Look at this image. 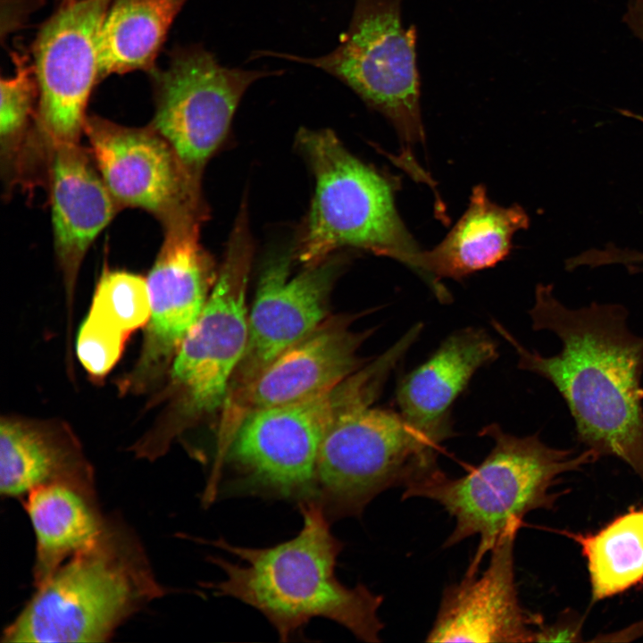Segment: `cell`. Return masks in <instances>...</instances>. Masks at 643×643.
<instances>
[{
  "mask_svg": "<svg viewBox=\"0 0 643 643\" xmlns=\"http://www.w3.org/2000/svg\"><path fill=\"white\" fill-rule=\"evenodd\" d=\"M303 527L292 539L269 547L235 546L223 538L209 544L242 564L212 556L223 579L203 587L218 597L239 600L259 611L287 641L313 618H325L358 639L379 642L384 624L380 595L365 585H344L336 575L344 544L331 532L330 518L314 500L298 503Z\"/></svg>",
  "mask_w": 643,
  "mask_h": 643,
  "instance_id": "obj_2",
  "label": "cell"
},
{
  "mask_svg": "<svg viewBox=\"0 0 643 643\" xmlns=\"http://www.w3.org/2000/svg\"><path fill=\"white\" fill-rule=\"evenodd\" d=\"M348 321L321 323L253 380L229 392L223 402L217 460L227 455L242 421L251 413L322 395L362 368L358 348L371 334L354 332Z\"/></svg>",
  "mask_w": 643,
  "mask_h": 643,
  "instance_id": "obj_15",
  "label": "cell"
},
{
  "mask_svg": "<svg viewBox=\"0 0 643 643\" xmlns=\"http://www.w3.org/2000/svg\"><path fill=\"white\" fill-rule=\"evenodd\" d=\"M187 1L112 0L99 35V78L150 70Z\"/></svg>",
  "mask_w": 643,
  "mask_h": 643,
  "instance_id": "obj_22",
  "label": "cell"
},
{
  "mask_svg": "<svg viewBox=\"0 0 643 643\" xmlns=\"http://www.w3.org/2000/svg\"><path fill=\"white\" fill-rule=\"evenodd\" d=\"M314 192L294 260L317 264L344 248L390 257L424 279L422 252L396 205L398 180L354 155L329 129H300Z\"/></svg>",
  "mask_w": 643,
  "mask_h": 643,
  "instance_id": "obj_3",
  "label": "cell"
},
{
  "mask_svg": "<svg viewBox=\"0 0 643 643\" xmlns=\"http://www.w3.org/2000/svg\"><path fill=\"white\" fill-rule=\"evenodd\" d=\"M283 71L222 66L201 45L175 50L155 74V113L151 126L201 181L206 163L226 138L246 89Z\"/></svg>",
  "mask_w": 643,
  "mask_h": 643,
  "instance_id": "obj_10",
  "label": "cell"
},
{
  "mask_svg": "<svg viewBox=\"0 0 643 643\" xmlns=\"http://www.w3.org/2000/svg\"><path fill=\"white\" fill-rule=\"evenodd\" d=\"M54 482L93 490L92 469L71 429L58 420L3 416L0 422L1 494L21 497Z\"/></svg>",
  "mask_w": 643,
  "mask_h": 643,
  "instance_id": "obj_19",
  "label": "cell"
},
{
  "mask_svg": "<svg viewBox=\"0 0 643 643\" xmlns=\"http://www.w3.org/2000/svg\"><path fill=\"white\" fill-rule=\"evenodd\" d=\"M517 530L504 534L490 550L487 569L467 572L444 590L430 642H535L539 615L522 607L514 573Z\"/></svg>",
  "mask_w": 643,
  "mask_h": 643,
  "instance_id": "obj_16",
  "label": "cell"
},
{
  "mask_svg": "<svg viewBox=\"0 0 643 643\" xmlns=\"http://www.w3.org/2000/svg\"><path fill=\"white\" fill-rule=\"evenodd\" d=\"M84 133L100 174L121 207L141 208L163 227L206 220L201 181L151 125L129 128L89 116Z\"/></svg>",
  "mask_w": 643,
  "mask_h": 643,
  "instance_id": "obj_11",
  "label": "cell"
},
{
  "mask_svg": "<svg viewBox=\"0 0 643 643\" xmlns=\"http://www.w3.org/2000/svg\"><path fill=\"white\" fill-rule=\"evenodd\" d=\"M25 507L36 536L37 587L71 557L93 547L106 529L93 504V490L73 484L38 487L27 495Z\"/></svg>",
  "mask_w": 643,
  "mask_h": 643,
  "instance_id": "obj_21",
  "label": "cell"
},
{
  "mask_svg": "<svg viewBox=\"0 0 643 643\" xmlns=\"http://www.w3.org/2000/svg\"><path fill=\"white\" fill-rule=\"evenodd\" d=\"M253 252L244 201L212 291L173 358L172 411L180 414H203L223 405L248 338L246 296Z\"/></svg>",
  "mask_w": 643,
  "mask_h": 643,
  "instance_id": "obj_9",
  "label": "cell"
},
{
  "mask_svg": "<svg viewBox=\"0 0 643 643\" xmlns=\"http://www.w3.org/2000/svg\"><path fill=\"white\" fill-rule=\"evenodd\" d=\"M32 67L21 59L16 61L15 74L1 79L0 146L1 166L15 168L24 156L33 138L36 96L38 88Z\"/></svg>",
  "mask_w": 643,
  "mask_h": 643,
  "instance_id": "obj_24",
  "label": "cell"
},
{
  "mask_svg": "<svg viewBox=\"0 0 643 643\" xmlns=\"http://www.w3.org/2000/svg\"><path fill=\"white\" fill-rule=\"evenodd\" d=\"M129 337L88 313L77 336L76 352L95 379L104 377L121 356Z\"/></svg>",
  "mask_w": 643,
  "mask_h": 643,
  "instance_id": "obj_26",
  "label": "cell"
},
{
  "mask_svg": "<svg viewBox=\"0 0 643 643\" xmlns=\"http://www.w3.org/2000/svg\"><path fill=\"white\" fill-rule=\"evenodd\" d=\"M5 629V642H102L146 602L163 595L142 552L105 529L63 564Z\"/></svg>",
  "mask_w": 643,
  "mask_h": 643,
  "instance_id": "obj_5",
  "label": "cell"
},
{
  "mask_svg": "<svg viewBox=\"0 0 643 643\" xmlns=\"http://www.w3.org/2000/svg\"><path fill=\"white\" fill-rule=\"evenodd\" d=\"M437 450L400 413L370 403L355 405L322 442L313 500L330 520L360 516L381 492L405 489L438 470Z\"/></svg>",
  "mask_w": 643,
  "mask_h": 643,
  "instance_id": "obj_8",
  "label": "cell"
},
{
  "mask_svg": "<svg viewBox=\"0 0 643 643\" xmlns=\"http://www.w3.org/2000/svg\"><path fill=\"white\" fill-rule=\"evenodd\" d=\"M88 313L129 337L146 326L150 319L147 280L132 272L106 269L96 285Z\"/></svg>",
  "mask_w": 643,
  "mask_h": 643,
  "instance_id": "obj_25",
  "label": "cell"
},
{
  "mask_svg": "<svg viewBox=\"0 0 643 643\" xmlns=\"http://www.w3.org/2000/svg\"><path fill=\"white\" fill-rule=\"evenodd\" d=\"M480 435L490 438L493 447L471 472L449 478L439 468L403 493L404 499L433 500L455 519L444 547L480 537L469 572H477L484 555L504 534L518 530L527 514L552 507L555 495L551 489L560 475L599 457L588 448L577 455L572 449L550 447L537 435L514 436L497 423L484 427Z\"/></svg>",
  "mask_w": 643,
  "mask_h": 643,
  "instance_id": "obj_4",
  "label": "cell"
},
{
  "mask_svg": "<svg viewBox=\"0 0 643 643\" xmlns=\"http://www.w3.org/2000/svg\"><path fill=\"white\" fill-rule=\"evenodd\" d=\"M403 0H355L347 29L338 46L318 57L255 51L252 58L273 56L306 63L335 77L395 129L400 152L393 161L414 180L435 184L414 155L424 143L415 25L402 21ZM251 58V59H252Z\"/></svg>",
  "mask_w": 643,
  "mask_h": 643,
  "instance_id": "obj_6",
  "label": "cell"
},
{
  "mask_svg": "<svg viewBox=\"0 0 643 643\" xmlns=\"http://www.w3.org/2000/svg\"><path fill=\"white\" fill-rule=\"evenodd\" d=\"M497 355V345L485 330L467 328L455 332L401 380L397 390L400 414L438 448L452 436L453 403L477 370Z\"/></svg>",
  "mask_w": 643,
  "mask_h": 643,
  "instance_id": "obj_18",
  "label": "cell"
},
{
  "mask_svg": "<svg viewBox=\"0 0 643 643\" xmlns=\"http://www.w3.org/2000/svg\"><path fill=\"white\" fill-rule=\"evenodd\" d=\"M536 330H549L561 351H530L502 325L497 332L518 355L521 369L549 380L564 399L578 440L599 456L614 455L643 480V337L627 325L622 305L569 308L551 285L539 284L529 312Z\"/></svg>",
  "mask_w": 643,
  "mask_h": 643,
  "instance_id": "obj_1",
  "label": "cell"
},
{
  "mask_svg": "<svg viewBox=\"0 0 643 643\" xmlns=\"http://www.w3.org/2000/svg\"><path fill=\"white\" fill-rule=\"evenodd\" d=\"M578 622H558L553 625L541 624L536 633L537 642L578 641L580 638Z\"/></svg>",
  "mask_w": 643,
  "mask_h": 643,
  "instance_id": "obj_27",
  "label": "cell"
},
{
  "mask_svg": "<svg viewBox=\"0 0 643 643\" xmlns=\"http://www.w3.org/2000/svg\"><path fill=\"white\" fill-rule=\"evenodd\" d=\"M293 260V248L287 247L271 253L262 266L248 316L246 347L228 393L253 380L281 353L313 331L325 316L329 294L345 256L334 254L291 276Z\"/></svg>",
  "mask_w": 643,
  "mask_h": 643,
  "instance_id": "obj_13",
  "label": "cell"
},
{
  "mask_svg": "<svg viewBox=\"0 0 643 643\" xmlns=\"http://www.w3.org/2000/svg\"><path fill=\"white\" fill-rule=\"evenodd\" d=\"M111 2L70 0L37 36L33 47L38 88L36 129L48 147L79 143L89 96L99 79V35Z\"/></svg>",
  "mask_w": 643,
  "mask_h": 643,
  "instance_id": "obj_12",
  "label": "cell"
},
{
  "mask_svg": "<svg viewBox=\"0 0 643 643\" xmlns=\"http://www.w3.org/2000/svg\"><path fill=\"white\" fill-rule=\"evenodd\" d=\"M529 223L522 207L499 205L489 199L484 186H475L455 226L435 247L423 250V281L439 301L448 302L449 292L439 280H459L496 265L509 255L514 235Z\"/></svg>",
  "mask_w": 643,
  "mask_h": 643,
  "instance_id": "obj_20",
  "label": "cell"
},
{
  "mask_svg": "<svg viewBox=\"0 0 643 643\" xmlns=\"http://www.w3.org/2000/svg\"><path fill=\"white\" fill-rule=\"evenodd\" d=\"M587 560L594 601L604 600L643 580V507L631 508L599 531H564Z\"/></svg>",
  "mask_w": 643,
  "mask_h": 643,
  "instance_id": "obj_23",
  "label": "cell"
},
{
  "mask_svg": "<svg viewBox=\"0 0 643 643\" xmlns=\"http://www.w3.org/2000/svg\"><path fill=\"white\" fill-rule=\"evenodd\" d=\"M46 179L50 193L54 250L71 305L88 249L121 206L104 181L90 151L79 143L52 146Z\"/></svg>",
  "mask_w": 643,
  "mask_h": 643,
  "instance_id": "obj_17",
  "label": "cell"
},
{
  "mask_svg": "<svg viewBox=\"0 0 643 643\" xmlns=\"http://www.w3.org/2000/svg\"><path fill=\"white\" fill-rule=\"evenodd\" d=\"M204 221L167 225L146 279L151 313L143 348L130 385L143 388L164 370L198 319L218 272L200 241Z\"/></svg>",
  "mask_w": 643,
  "mask_h": 643,
  "instance_id": "obj_14",
  "label": "cell"
},
{
  "mask_svg": "<svg viewBox=\"0 0 643 643\" xmlns=\"http://www.w3.org/2000/svg\"><path fill=\"white\" fill-rule=\"evenodd\" d=\"M397 363V356L385 351L322 395L249 413L226 459L255 493L298 503L312 500L318 455L328 430L346 411L372 404Z\"/></svg>",
  "mask_w": 643,
  "mask_h": 643,
  "instance_id": "obj_7",
  "label": "cell"
}]
</instances>
